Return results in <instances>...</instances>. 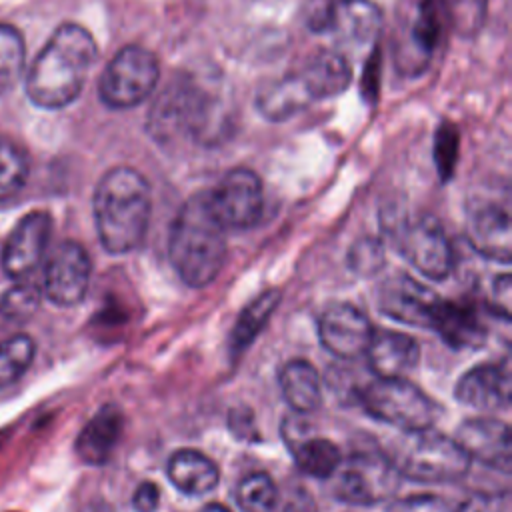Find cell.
<instances>
[{
	"mask_svg": "<svg viewBox=\"0 0 512 512\" xmlns=\"http://www.w3.org/2000/svg\"><path fill=\"white\" fill-rule=\"evenodd\" d=\"M334 0H306L304 24L312 34H326L332 20Z\"/></svg>",
	"mask_w": 512,
	"mask_h": 512,
	"instance_id": "cell-36",
	"label": "cell"
},
{
	"mask_svg": "<svg viewBox=\"0 0 512 512\" xmlns=\"http://www.w3.org/2000/svg\"><path fill=\"white\" fill-rule=\"evenodd\" d=\"M398 474L424 484H444L462 480L472 460L454 438L434 430V426L418 430H400L386 454Z\"/></svg>",
	"mask_w": 512,
	"mask_h": 512,
	"instance_id": "cell-4",
	"label": "cell"
},
{
	"mask_svg": "<svg viewBox=\"0 0 512 512\" xmlns=\"http://www.w3.org/2000/svg\"><path fill=\"white\" fill-rule=\"evenodd\" d=\"M456 512H512L510 492H476L470 498H466L456 508Z\"/></svg>",
	"mask_w": 512,
	"mask_h": 512,
	"instance_id": "cell-35",
	"label": "cell"
},
{
	"mask_svg": "<svg viewBox=\"0 0 512 512\" xmlns=\"http://www.w3.org/2000/svg\"><path fill=\"white\" fill-rule=\"evenodd\" d=\"M276 510L278 512H316V502L308 490L294 488L292 492L286 494L282 506Z\"/></svg>",
	"mask_w": 512,
	"mask_h": 512,
	"instance_id": "cell-40",
	"label": "cell"
},
{
	"mask_svg": "<svg viewBox=\"0 0 512 512\" xmlns=\"http://www.w3.org/2000/svg\"><path fill=\"white\" fill-rule=\"evenodd\" d=\"M230 428L238 438H254V424L250 410L236 408L230 414Z\"/></svg>",
	"mask_w": 512,
	"mask_h": 512,
	"instance_id": "cell-41",
	"label": "cell"
},
{
	"mask_svg": "<svg viewBox=\"0 0 512 512\" xmlns=\"http://www.w3.org/2000/svg\"><path fill=\"white\" fill-rule=\"evenodd\" d=\"M348 256H350L348 258L350 268L354 272L362 276H370V274H376L384 264V246L380 240L366 236L350 248Z\"/></svg>",
	"mask_w": 512,
	"mask_h": 512,
	"instance_id": "cell-33",
	"label": "cell"
},
{
	"mask_svg": "<svg viewBox=\"0 0 512 512\" xmlns=\"http://www.w3.org/2000/svg\"><path fill=\"white\" fill-rule=\"evenodd\" d=\"M166 476L180 492L188 496H202L216 488L220 470L206 454L192 448H182L170 456Z\"/></svg>",
	"mask_w": 512,
	"mask_h": 512,
	"instance_id": "cell-24",
	"label": "cell"
},
{
	"mask_svg": "<svg viewBox=\"0 0 512 512\" xmlns=\"http://www.w3.org/2000/svg\"><path fill=\"white\" fill-rule=\"evenodd\" d=\"M440 302L430 286L404 272L386 276L376 292V304L382 314L418 328H432Z\"/></svg>",
	"mask_w": 512,
	"mask_h": 512,
	"instance_id": "cell-12",
	"label": "cell"
},
{
	"mask_svg": "<svg viewBox=\"0 0 512 512\" xmlns=\"http://www.w3.org/2000/svg\"><path fill=\"white\" fill-rule=\"evenodd\" d=\"M52 218L44 210L24 214L10 230L0 248V264L12 280H26L46 256L50 242Z\"/></svg>",
	"mask_w": 512,
	"mask_h": 512,
	"instance_id": "cell-13",
	"label": "cell"
},
{
	"mask_svg": "<svg viewBox=\"0 0 512 512\" xmlns=\"http://www.w3.org/2000/svg\"><path fill=\"white\" fill-rule=\"evenodd\" d=\"M278 304H280V292L266 290L240 312L234 324V330L230 334V348L234 354H242L252 344V340L262 332V328L266 326V322L270 320Z\"/></svg>",
	"mask_w": 512,
	"mask_h": 512,
	"instance_id": "cell-26",
	"label": "cell"
},
{
	"mask_svg": "<svg viewBox=\"0 0 512 512\" xmlns=\"http://www.w3.org/2000/svg\"><path fill=\"white\" fill-rule=\"evenodd\" d=\"M366 412L394 428L418 430L434 426L440 406L408 378H376L360 392Z\"/></svg>",
	"mask_w": 512,
	"mask_h": 512,
	"instance_id": "cell-7",
	"label": "cell"
},
{
	"mask_svg": "<svg viewBox=\"0 0 512 512\" xmlns=\"http://www.w3.org/2000/svg\"><path fill=\"white\" fill-rule=\"evenodd\" d=\"M384 14L374 0H334L328 32L344 48L364 50L376 44Z\"/></svg>",
	"mask_w": 512,
	"mask_h": 512,
	"instance_id": "cell-16",
	"label": "cell"
},
{
	"mask_svg": "<svg viewBox=\"0 0 512 512\" xmlns=\"http://www.w3.org/2000/svg\"><path fill=\"white\" fill-rule=\"evenodd\" d=\"M332 478L338 500L354 506H372L390 500L402 476L384 452L360 450L342 458Z\"/></svg>",
	"mask_w": 512,
	"mask_h": 512,
	"instance_id": "cell-8",
	"label": "cell"
},
{
	"mask_svg": "<svg viewBox=\"0 0 512 512\" xmlns=\"http://www.w3.org/2000/svg\"><path fill=\"white\" fill-rule=\"evenodd\" d=\"M314 102L300 72L284 74L264 84L256 94V108L268 122H284Z\"/></svg>",
	"mask_w": 512,
	"mask_h": 512,
	"instance_id": "cell-21",
	"label": "cell"
},
{
	"mask_svg": "<svg viewBox=\"0 0 512 512\" xmlns=\"http://www.w3.org/2000/svg\"><path fill=\"white\" fill-rule=\"evenodd\" d=\"M26 46L18 28L0 22V96L14 90L24 74Z\"/></svg>",
	"mask_w": 512,
	"mask_h": 512,
	"instance_id": "cell-29",
	"label": "cell"
},
{
	"mask_svg": "<svg viewBox=\"0 0 512 512\" xmlns=\"http://www.w3.org/2000/svg\"><path fill=\"white\" fill-rule=\"evenodd\" d=\"M432 330L452 348H480L486 342V328L476 308L468 302H440Z\"/></svg>",
	"mask_w": 512,
	"mask_h": 512,
	"instance_id": "cell-23",
	"label": "cell"
},
{
	"mask_svg": "<svg viewBox=\"0 0 512 512\" xmlns=\"http://www.w3.org/2000/svg\"><path fill=\"white\" fill-rule=\"evenodd\" d=\"M208 204L224 230H250L264 210V186L250 168H232L206 190Z\"/></svg>",
	"mask_w": 512,
	"mask_h": 512,
	"instance_id": "cell-10",
	"label": "cell"
},
{
	"mask_svg": "<svg viewBox=\"0 0 512 512\" xmlns=\"http://www.w3.org/2000/svg\"><path fill=\"white\" fill-rule=\"evenodd\" d=\"M236 504L242 512H276L280 492L266 472H252L238 482Z\"/></svg>",
	"mask_w": 512,
	"mask_h": 512,
	"instance_id": "cell-30",
	"label": "cell"
},
{
	"mask_svg": "<svg viewBox=\"0 0 512 512\" xmlns=\"http://www.w3.org/2000/svg\"><path fill=\"white\" fill-rule=\"evenodd\" d=\"M124 432V414L118 406H102L80 430L76 438V454L82 462L100 466L110 460Z\"/></svg>",
	"mask_w": 512,
	"mask_h": 512,
	"instance_id": "cell-20",
	"label": "cell"
},
{
	"mask_svg": "<svg viewBox=\"0 0 512 512\" xmlns=\"http://www.w3.org/2000/svg\"><path fill=\"white\" fill-rule=\"evenodd\" d=\"M454 396L470 408L502 410L510 404L508 370L498 364L474 366L460 376Z\"/></svg>",
	"mask_w": 512,
	"mask_h": 512,
	"instance_id": "cell-18",
	"label": "cell"
},
{
	"mask_svg": "<svg viewBox=\"0 0 512 512\" xmlns=\"http://www.w3.org/2000/svg\"><path fill=\"white\" fill-rule=\"evenodd\" d=\"M386 512H456V506L436 494H412L390 502Z\"/></svg>",
	"mask_w": 512,
	"mask_h": 512,
	"instance_id": "cell-34",
	"label": "cell"
},
{
	"mask_svg": "<svg viewBox=\"0 0 512 512\" xmlns=\"http://www.w3.org/2000/svg\"><path fill=\"white\" fill-rule=\"evenodd\" d=\"M298 72L314 102L340 96L352 82L350 60L342 50H320Z\"/></svg>",
	"mask_w": 512,
	"mask_h": 512,
	"instance_id": "cell-22",
	"label": "cell"
},
{
	"mask_svg": "<svg viewBox=\"0 0 512 512\" xmlns=\"http://www.w3.org/2000/svg\"><path fill=\"white\" fill-rule=\"evenodd\" d=\"M200 512H232L230 508H226L224 504H218V502H212L208 506H204Z\"/></svg>",
	"mask_w": 512,
	"mask_h": 512,
	"instance_id": "cell-42",
	"label": "cell"
},
{
	"mask_svg": "<svg viewBox=\"0 0 512 512\" xmlns=\"http://www.w3.org/2000/svg\"><path fill=\"white\" fill-rule=\"evenodd\" d=\"M92 278V262L76 240L60 242L46 258L42 294L56 306H76L84 300Z\"/></svg>",
	"mask_w": 512,
	"mask_h": 512,
	"instance_id": "cell-11",
	"label": "cell"
},
{
	"mask_svg": "<svg viewBox=\"0 0 512 512\" xmlns=\"http://www.w3.org/2000/svg\"><path fill=\"white\" fill-rule=\"evenodd\" d=\"M372 334L374 330L366 314L350 302H332L320 312V344L336 358L356 360L364 356Z\"/></svg>",
	"mask_w": 512,
	"mask_h": 512,
	"instance_id": "cell-14",
	"label": "cell"
},
{
	"mask_svg": "<svg viewBox=\"0 0 512 512\" xmlns=\"http://www.w3.org/2000/svg\"><path fill=\"white\" fill-rule=\"evenodd\" d=\"M210 120L208 94L190 78L168 82L150 106L146 128L158 142L174 138H200Z\"/></svg>",
	"mask_w": 512,
	"mask_h": 512,
	"instance_id": "cell-6",
	"label": "cell"
},
{
	"mask_svg": "<svg viewBox=\"0 0 512 512\" xmlns=\"http://www.w3.org/2000/svg\"><path fill=\"white\" fill-rule=\"evenodd\" d=\"M158 506H160V488L150 480L138 484V488L132 494L134 512H156Z\"/></svg>",
	"mask_w": 512,
	"mask_h": 512,
	"instance_id": "cell-39",
	"label": "cell"
},
{
	"mask_svg": "<svg viewBox=\"0 0 512 512\" xmlns=\"http://www.w3.org/2000/svg\"><path fill=\"white\" fill-rule=\"evenodd\" d=\"M486 0H454V18L460 32H474L484 16Z\"/></svg>",
	"mask_w": 512,
	"mask_h": 512,
	"instance_id": "cell-37",
	"label": "cell"
},
{
	"mask_svg": "<svg viewBox=\"0 0 512 512\" xmlns=\"http://www.w3.org/2000/svg\"><path fill=\"white\" fill-rule=\"evenodd\" d=\"M92 212L102 248L110 254H128L146 238L152 188L136 168L114 166L94 188Z\"/></svg>",
	"mask_w": 512,
	"mask_h": 512,
	"instance_id": "cell-2",
	"label": "cell"
},
{
	"mask_svg": "<svg viewBox=\"0 0 512 512\" xmlns=\"http://www.w3.org/2000/svg\"><path fill=\"white\" fill-rule=\"evenodd\" d=\"M224 232L206 192H198L182 204L170 228L168 258L186 286L204 288L220 274L226 258Z\"/></svg>",
	"mask_w": 512,
	"mask_h": 512,
	"instance_id": "cell-3",
	"label": "cell"
},
{
	"mask_svg": "<svg viewBox=\"0 0 512 512\" xmlns=\"http://www.w3.org/2000/svg\"><path fill=\"white\" fill-rule=\"evenodd\" d=\"M30 162L26 152L8 136H0V202L20 194L28 180Z\"/></svg>",
	"mask_w": 512,
	"mask_h": 512,
	"instance_id": "cell-28",
	"label": "cell"
},
{
	"mask_svg": "<svg viewBox=\"0 0 512 512\" xmlns=\"http://www.w3.org/2000/svg\"><path fill=\"white\" fill-rule=\"evenodd\" d=\"M454 440L470 460H478L488 468L510 474L512 436L508 424L494 418H468L458 426Z\"/></svg>",
	"mask_w": 512,
	"mask_h": 512,
	"instance_id": "cell-15",
	"label": "cell"
},
{
	"mask_svg": "<svg viewBox=\"0 0 512 512\" xmlns=\"http://www.w3.org/2000/svg\"><path fill=\"white\" fill-rule=\"evenodd\" d=\"M98 60L94 36L76 22L60 24L34 58L26 76V94L44 110L72 104Z\"/></svg>",
	"mask_w": 512,
	"mask_h": 512,
	"instance_id": "cell-1",
	"label": "cell"
},
{
	"mask_svg": "<svg viewBox=\"0 0 512 512\" xmlns=\"http://www.w3.org/2000/svg\"><path fill=\"white\" fill-rule=\"evenodd\" d=\"M402 256L428 280H444L452 272L454 252L436 216L424 214L390 228Z\"/></svg>",
	"mask_w": 512,
	"mask_h": 512,
	"instance_id": "cell-9",
	"label": "cell"
},
{
	"mask_svg": "<svg viewBox=\"0 0 512 512\" xmlns=\"http://www.w3.org/2000/svg\"><path fill=\"white\" fill-rule=\"evenodd\" d=\"M160 82L156 54L138 44L122 46L98 80V94L110 110H130L148 100Z\"/></svg>",
	"mask_w": 512,
	"mask_h": 512,
	"instance_id": "cell-5",
	"label": "cell"
},
{
	"mask_svg": "<svg viewBox=\"0 0 512 512\" xmlns=\"http://www.w3.org/2000/svg\"><path fill=\"white\" fill-rule=\"evenodd\" d=\"M488 306L492 312L500 314L502 318L510 316V276L508 274H502L494 280Z\"/></svg>",
	"mask_w": 512,
	"mask_h": 512,
	"instance_id": "cell-38",
	"label": "cell"
},
{
	"mask_svg": "<svg viewBox=\"0 0 512 512\" xmlns=\"http://www.w3.org/2000/svg\"><path fill=\"white\" fill-rule=\"evenodd\" d=\"M296 466L312 478H332L336 468L342 462V454L334 442L320 436H306L296 446L290 448Z\"/></svg>",
	"mask_w": 512,
	"mask_h": 512,
	"instance_id": "cell-27",
	"label": "cell"
},
{
	"mask_svg": "<svg viewBox=\"0 0 512 512\" xmlns=\"http://www.w3.org/2000/svg\"><path fill=\"white\" fill-rule=\"evenodd\" d=\"M42 300L40 286L26 280H16L12 288H8L0 298V324L16 326L34 316Z\"/></svg>",
	"mask_w": 512,
	"mask_h": 512,
	"instance_id": "cell-32",
	"label": "cell"
},
{
	"mask_svg": "<svg viewBox=\"0 0 512 512\" xmlns=\"http://www.w3.org/2000/svg\"><path fill=\"white\" fill-rule=\"evenodd\" d=\"M36 344L28 334H12L0 342V390L12 386L30 368Z\"/></svg>",
	"mask_w": 512,
	"mask_h": 512,
	"instance_id": "cell-31",
	"label": "cell"
},
{
	"mask_svg": "<svg viewBox=\"0 0 512 512\" xmlns=\"http://www.w3.org/2000/svg\"><path fill=\"white\" fill-rule=\"evenodd\" d=\"M364 356L376 378H406L418 364L420 346L406 332L384 330L372 334Z\"/></svg>",
	"mask_w": 512,
	"mask_h": 512,
	"instance_id": "cell-19",
	"label": "cell"
},
{
	"mask_svg": "<svg viewBox=\"0 0 512 512\" xmlns=\"http://www.w3.org/2000/svg\"><path fill=\"white\" fill-rule=\"evenodd\" d=\"M508 210L494 202L478 204L466 224L470 246L482 256L508 264L512 260V234Z\"/></svg>",
	"mask_w": 512,
	"mask_h": 512,
	"instance_id": "cell-17",
	"label": "cell"
},
{
	"mask_svg": "<svg viewBox=\"0 0 512 512\" xmlns=\"http://www.w3.org/2000/svg\"><path fill=\"white\" fill-rule=\"evenodd\" d=\"M280 390L288 406L298 414L314 412L322 402V384L318 370L302 358L284 364L278 376Z\"/></svg>",
	"mask_w": 512,
	"mask_h": 512,
	"instance_id": "cell-25",
	"label": "cell"
}]
</instances>
